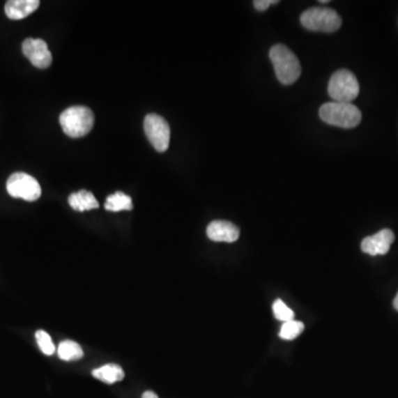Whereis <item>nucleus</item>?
Masks as SVG:
<instances>
[{
	"label": "nucleus",
	"mask_w": 398,
	"mask_h": 398,
	"mask_svg": "<svg viewBox=\"0 0 398 398\" xmlns=\"http://www.w3.org/2000/svg\"><path fill=\"white\" fill-rule=\"evenodd\" d=\"M277 78L284 86H290L301 75V64L288 47L275 45L269 52Z\"/></svg>",
	"instance_id": "obj_1"
},
{
	"label": "nucleus",
	"mask_w": 398,
	"mask_h": 398,
	"mask_svg": "<svg viewBox=\"0 0 398 398\" xmlns=\"http://www.w3.org/2000/svg\"><path fill=\"white\" fill-rule=\"evenodd\" d=\"M319 114L326 123L342 128H356L362 120L361 111L352 103L329 102L321 107Z\"/></svg>",
	"instance_id": "obj_2"
},
{
	"label": "nucleus",
	"mask_w": 398,
	"mask_h": 398,
	"mask_svg": "<svg viewBox=\"0 0 398 398\" xmlns=\"http://www.w3.org/2000/svg\"><path fill=\"white\" fill-rule=\"evenodd\" d=\"M60 125L68 137L78 139L86 137L94 125V115L89 107H71L60 115Z\"/></svg>",
	"instance_id": "obj_3"
},
{
	"label": "nucleus",
	"mask_w": 398,
	"mask_h": 398,
	"mask_svg": "<svg viewBox=\"0 0 398 398\" xmlns=\"http://www.w3.org/2000/svg\"><path fill=\"white\" fill-rule=\"evenodd\" d=\"M305 29L316 32H335L342 26V18L337 11L323 7H312L300 17Z\"/></svg>",
	"instance_id": "obj_4"
},
{
	"label": "nucleus",
	"mask_w": 398,
	"mask_h": 398,
	"mask_svg": "<svg viewBox=\"0 0 398 398\" xmlns=\"http://www.w3.org/2000/svg\"><path fill=\"white\" fill-rule=\"evenodd\" d=\"M328 91L335 102L351 103L360 93V84L355 75L351 71L339 70L330 79Z\"/></svg>",
	"instance_id": "obj_5"
},
{
	"label": "nucleus",
	"mask_w": 398,
	"mask_h": 398,
	"mask_svg": "<svg viewBox=\"0 0 398 398\" xmlns=\"http://www.w3.org/2000/svg\"><path fill=\"white\" fill-rule=\"evenodd\" d=\"M9 195L26 201H36L41 196V187L37 179L27 173H14L6 184Z\"/></svg>",
	"instance_id": "obj_6"
},
{
	"label": "nucleus",
	"mask_w": 398,
	"mask_h": 398,
	"mask_svg": "<svg viewBox=\"0 0 398 398\" xmlns=\"http://www.w3.org/2000/svg\"><path fill=\"white\" fill-rule=\"evenodd\" d=\"M144 131L151 144L158 152L164 153L167 151L171 139V128L165 118L154 113L146 115Z\"/></svg>",
	"instance_id": "obj_7"
},
{
	"label": "nucleus",
	"mask_w": 398,
	"mask_h": 398,
	"mask_svg": "<svg viewBox=\"0 0 398 398\" xmlns=\"http://www.w3.org/2000/svg\"><path fill=\"white\" fill-rule=\"evenodd\" d=\"M22 54L38 69H47L52 63V54L43 39L28 38L22 43Z\"/></svg>",
	"instance_id": "obj_8"
},
{
	"label": "nucleus",
	"mask_w": 398,
	"mask_h": 398,
	"mask_svg": "<svg viewBox=\"0 0 398 398\" xmlns=\"http://www.w3.org/2000/svg\"><path fill=\"white\" fill-rule=\"evenodd\" d=\"M395 240V235L390 229H383L373 236L364 238L361 248L365 254L371 256H383L390 252L392 243Z\"/></svg>",
	"instance_id": "obj_9"
},
{
	"label": "nucleus",
	"mask_w": 398,
	"mask_h": 398,
	"mask_svg": "<svg viewBox=\"0 0 398 398\" xmlns=\"http://www.w3.org/2000/svg\"><path fill=\"white\" fill-rule=\"evenodd\" d=\"M207 236L215 243H235L238 240L240 230L233 222L215 220L208 224Z\"/></svg>",
	"instance_id": "obj_10"
},
{
	"label": "nucleus",
	"mask_w": 398,
	"mask_h": 398,
	"mask_svg": "<svg viewBox=\"0 0 398 398\" xmlns=\"http://www.w3.org/2000/svg\"><path fill=\"white\" fill-rule=\"evenodd\" d=\"M38 0H9L5 5V13L9 19L20 20L35 13L39 8Z\"/></svg>",
	"instance_id": "obj_11"
},
{
	"label": "nucleus",
	"mask_w": 398,
	"mask_h": 398,
	"mask_svg": "<svg viewBox=\"0 0 398 398\" xmlns=\"http://www.w3.org/2000/svg\"><path fill=\"white\" fill-rule=\"evenodd\" d=\"M69 205L75 211H92V209L99 208V201H96L93 194L88 190H80V192H73L69 196Z\"/></svg>",
	"instance_id": "obj_12"
},
{
	"label": "nucleus",
	"mask_w": 398,
	"mask_h": 398,
	"mask_svg": "<svg viewBox=\"0 0 398 398\" xmlns=\"http://www.w3.org/2000/svg\"><path fill=\"white\" fill-rule=\"evenodd\" d=\"M92 375L96 380L101 381L105 384H114L123 380L124 371L118 364H107L92 371Z\"/></svg>",
	"instance_id": "obj_13"
},
{
	"label": "nucleus",
	"mask_w": 398,
	"mask_h": 398,
	"mask_svg": "<svg viewBox=\"0 0 398 398\" xmlns=\"http://www.w3.org/2000/svg\"><path fill=\"white\" fill-rule=\"evenodd\" d=\"M105 209L109 211H114V213L122 211H132L133 209L132 198L122 192H114V194L107 198Z\"/></svg>",
	"instance_id": "obj_14"
},
{
	"label": "nucleus",
	"mask_w": 398,
	"mask_h": 398,
	"mask_svg": "<svg viewBox=\"0 0 398 398\" xmlns=\"http://www.w3.org/2000/svg\"><path fill=\"white\" fill-rule=\"evenodd\" d=\"M58 355L63 361H77L83 358V350L78 343L75 341H63L60 343L59 348H58Z\"/></svg>",
	"instance_id": "obj_15"
},
{
	"label": "nucleus",
	"mask_w": 398,
	"mask_h": 398,
	"mask_svg": "<svg viewBox=\"0 0 398 398\" xmlns=\"http://www.w3.org/2000/svg\"><path fill=\"white\" fill-rule=\"evenodd\" d=\"M303 330H305V324L303 322L296 320L288 321L281 326L279 337L286 341H292V339H297L303 333Z\"/></svg>",
	"instance_id": "obj_16"
},
{
	"label": "nucleus",
	"mask_w": 398,
	"mask_h": 398,
	"mask_svg": "<svg viewBox=\"0 0 398 398\" xmlns=\"http://www.w3.org/2000/svg\"><path fill=\"white\" fill-rule=\"evenodd\" d=\"M36 339H37L38 346H39L43 354H46V355L54 354L56 346H54L50 335L46 331L39 330V331L36 332Z\"/></svg>",
	"instance_id": "obj_17"
},
{
	"label": "nucleus",
	"mask_w": 398,
	"mask_h": 398,
	"mask_svg": "<svg viewBox=\"0 0 398 398\" xmlns=\"http://www.w3.org/2000/svg\"><path fill=\"white\" fill-rule=\"evenodd\" d=\"M273 310L275 319L281 321V322H284H284H288V321L294 320L293 311L282 300L278 299L273 303Z\"/></svg>",
	"instance_id": "obj_18"
},
{
	"label": "nucleus",
	"mask_w": 398,
	"mask_h": 398,
	"mask_svg": "<svg viewBox=\"0 0 398 398\" xmlns=\"http://www.w3.org/2000/svg\"><path fill=\"white\" fill-rule=\"evenodd\" d=\"M278 0H254V6L257 10L265 11L267 10L271 5L278 3Z\"/></svg>",
	"instance_id": "obj_19"
},
{
	"label": "nucleus",
	"mask_w": 398,
	"mask_h": 398,
	"mask_svg": "<svg viewBox=\"0 0 398 398\" xmlns=\"http://www.w3.org/2000/svg\"><path fill=\"white\" fill-rule=\"evenodd\" d=\"M142 398H158V396L152 390H147V392L143 394Z\"/></svg>",
	"instance_id": "obj_20"
},
{
	"label": "nucleus",
	"mask_w": 398,
	"mask_h": 398,
	"mask_svg": "<svg viewBox=\"0 0 398 398\" xmlns=\"http://www.w3.org/2000/svg\"><path fill=\"white\" fill-rule=\"evenodd\" d=\"M393 305L394 307H395L396 310L398 311V293L396 294L395 299H394Z\"/></svg>",
	"instance_id": "obj_21"
},
{
	"label": "nucleus",
	"mask_w": 398,
	"mask_h": 398,
	"mask_svg": "<svg viewBox=\"0 0 398 398\" xmlns=\"http://www.w3.org/2000/svg\"><path fill=\"white\" fill-rule=\"evenodd\" d=\"M319 3H329V0H320V1H319Z\"/></svg>",
	"instance_id": "obj_22"
}]
</instances>
